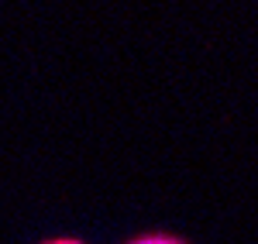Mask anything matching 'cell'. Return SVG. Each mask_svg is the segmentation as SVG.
Returning <instances> with one entry per match:
<instances>
[{
    "mask_svg": "<svg viewBox=\"0 0 258 244\" xmlns=\"http://www.w3.org/2000/svg\"><path fill=\"white\" fill-rule=\"evenodd\" d=\"M141 244H176V241H165V237H148V241H141Z\"/></svg>",
    "mask_w": 258,
    "mask_h": 244,
    "instance_id": "obj_1",
    "label": "cell"
},
{
    "mask_svg": "<svg viewBox=\"0 0 258 244\" xmlns=\"http://www.w3.org/2000/svg\"><path fill=\"white\" fill-rule=\"evenodd\" d=\"M55 244H76V241H55Z\"/></svg>",
    "mask_w": 258,
    "mask_h": 244,
    "instance_id": "obj_2",
    "label": "cell"
}]
</instances>
